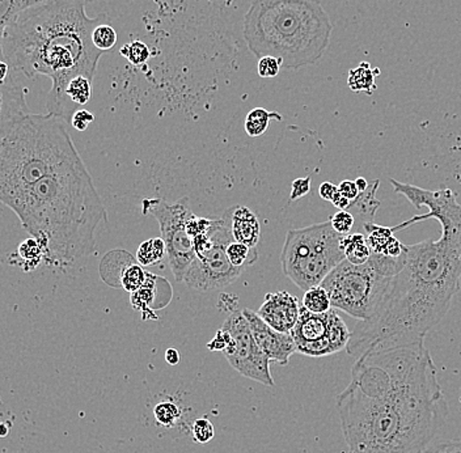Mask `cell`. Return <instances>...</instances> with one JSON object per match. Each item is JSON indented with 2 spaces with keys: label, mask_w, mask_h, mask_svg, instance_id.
Wrapping results in <instances>:
<instances>
[{
  "label": "cell",
  "mask_w": 461,
  "mask_h": 453,
  "mask_svg": "<svg viewBox=\"0 0 461 453\" xmlns=\"http://www.w3.org/2000/svg\"><path fill=\"white\" fill-rule=\"evenodd\" d=\"M159 276L153 274H147V281L141 289L136 290V292L130 293L131 306L138 312H142L144 320H148V312H151V304L155 299V286Z\"/></svg>",
  "instance_id": "obj_22"
},
{
  "label": "cell",
  "mask_w": 461,
  "mask_h": 453,
  "mask_svg": "<svg viewBox=\"0 0 461 453\" xmlns=\"http://www.w3.org/2000/svg\"><path fill=\"white\" fill-rule=\"evenodd\" d=\"M379 184V180L370 184L368 189L365 193H360L357 200H354L350 207H349V211L356 217L357 223H360L362 229L367 223L375 222L376 210L380 206L379 201L376 200Z\"/></svg>",
  "instance_id": "obj_17"
},
{
  "label": "cell",
  "mask_w": 461,
  "mask_h": 453,
  "mask_svg": "<svg viewBox=\"0 0 461 453\" xmlns=\"http://www.w3.org/2000/svg\"><path fill=\"white\" fill-rule=\"evenodd\" d=\"M337 192L338 186L332 183H323L320 185V189H318L320 197L323 198L324 201H329V202L333 200L335 193Z\"/></svg>",
  "instance_id": "obj_41"
},
{
  "label": "cell",
  "mask_w": 461,
  "mask_h": 453,
  "mask_svg": "<svg viewBox=\"0 0 461 453\" xmlns=\"http://www.w3.org/2000/svg\"><path fill=\"white\" fill-rule=\"evenodd\" d=\"M301 306L309 309V312L317 313V315L329 312V310L333 309L328 291L324 289L321 284L320 286L312 287V289L307 290L304 292L303 304Z\"/></svg>",
  "instance_id": "obj_26"
},
{
  "label": "cell",
  "mask_w": 461,
  "mask_h": 453,
  "mask_svg": "<svg viewBox=\"0 0 461 453\" xmlns=\"http://www.w3.org/2000/svg\"><path fill=\"white\" fill-rule=\"evenodd\" d=\"M181 355L180 352L176 350V349H168L166 351V360L168 365L176 366L180 363Z\"/></svg>",
  "instance_id": "obj_43"
},
{
  "label": "cell",
  "mask_w": 461,
  "mask_h": 453,
  "mask_svg": "<svg viewBox=\"0 0 461 453\" xmlns=\"http://www.w3.org/2000/svg\"><path fill=\"white\" fill-rule=\"evenodd\" d=\"M152 416L155 424L161 429H176L184 421L183 407L175 397H161L152 407Z\"/></svg>",
  "instance_id": "obj_16"
},
{
  "label": "cell",
  "mask_w": 461,
  "mask_h": 453,
  "mask_svg": "<svg viewBox=\"0 0 461 453\" xmlns=\"http://www.w3.org/2000/svg\"><path fill=\"white\" fill-rule=\"evenodd\" d=\"M331 202L333 203V206L337 207L340 211H342V210H349V207H350L353 201L349 200V198H346L345 195H342L340 192H337L335 193L333 200H332Z\"/></svg>",
  "instance_id": "obj_42"
},
{
  "label": "cell",
  "mask_w": 461,
  "mask_h": 453,
  "mask_svg": "<svg viewBox=\"0 0 461 453\" xmlns=\"http://www.w3.org/2000/svg\"><path fill=\"white\" fill-rule=\"evenodd\" d=\"M243 27L248 49L259 60L270 55L286 70L320 62L333 32L321 0H253Z\"/></svg>",
  "instance_id": "obj_5"
},
{
  "label": "cell",
  "mask_w": 461,
  "mask_h": 453,
  "mask_svg": "<svg viewBox=\"0 0 461 453\" xmlns=\"http://www.w3.org/2000/svg\"><path fill=\"white\" fill-rule=\"evenodd\" d=\"M404 264L405 253L399 259L373 253L363 265L343 259L321 286L328 291L333 309L358 321L367 320L379 309L391 282Z\"/></svg>",
  "instance_id": "obj_7"
},
{
  "label": "cell",
  "mask_w": 461,
  "mask_h": 453,
  "mask_svg": "<svg viewBox=\"0 0 461 453\" xmlns=\"http://www.w3.org/2000/svg\"><path fill=\"white\" fill-rule=\"evenodd\" d=\"M227 256L234 267L247 270L256 264L257 259H259V251H257L256 247L251 248L243 244V243L232 242L227 248Z\"/></svg>",
  "instance_id": "obj_27"
},
{
  "label": "cell",
  "mask_w": 461,
  "mask_h": 453,
  "mask_svg": "<svg viewBox=\"0 0 461 453\" xmlns=\"http://www.w3.org/2000/svg\"><path fill=\"white\" fill-rule=\"evenodd\" d=\"M117 40H119L117 32L108 22L100 24L99 27L95 28L94 33H92V42H94L95 46L104 53L113 49Z\"/></svg>",
  "instance_id": "obj_31"
},
{
  "label": "cell",
  "mask_w": 461,
  "mask_h": 453,
  "mask_svg": "<svg viewBox=\"0 0 461 453\" xmlns=\"http://www.w3.org/2000/svg\"><path fill=\"white\" fill-rule=\"evenodd\" d=\"M272 119L282 121V116L276 113V111H268L264 108L251 109L250 113H248L247 119H245V131L251 138L261 136L262 134L267 133Z\"/></svg>",
  "instance_id": "obj_20"
},
{
  "label": "cell",
  "mask_w": 461,
  "mask_h": 453,
  "mask_svg": "<svg viewBox=\"0 0 461 453\" xmlns=\"http://www.w3.org/2000/svg\"><path fill=\"white\" fill-rule=\"evenodd\" d=\"M337 410L349 453H422L449 416L424 343L358 358Z\"/></svg>",
  "instance_id": "obj_1"
},
{
  "label": "cell",
  "mask_w": 461,
  "mask_h": 453,
  "mask_svg": "<svg viewBox=\"0 0 461 453\" xmlns=\"http://www.w3.org/2000/svg\"><path fill=\"white\" fill-rule=\"evenodd\" d=\"M190 432L197 443L206 444L214 439V424L208 418H198L190 426Z\"/></svg>",
  "instance_id": "obj_32"
},
{
  "label": "cell",
  "mask_w": 461,
  "mask_h": 453,
  "mask_svg": "<svg viewBox=\"0 0 461 453\" xmlns=\"http://www.w3.org/2000/svg\"><path fill=\"white\" fill-rule=\"evenodd\" d=\"M222 328L228 330L232 335L230 345L223 351L231 367L247 379L267 387H273L274 379L270 371L272 360L267 357L254 340L253 333L243 310L232 312Z\"/></svg>",
  "instance_id": "obj_12"
},
{
  "label": "cell",
  "mask_w": 461,
  "mask_h": 453,
  "mask_svg": "<svg viewBox=\"0 0 461 453\" xmlns=\"http://www.w3.org/2000/svg\"><path fill=\"white\" fill-rule=\"evenodd\" d=\"M91 0H46L2 27V61L13 74L52 80L47 113L70 119L66 88L74 78L94 80L104 52L92 42L95 28L109 21L105 13L89 18Z\"/></svg>",
  "instance_id": "obj_3"
},
{
  "label": "cell",
  "mask_w": 461,
  "mask_h": 453,
  "mask_svg": "<svg viewBox=\"0 0 461 453\" xmlns=\"http://www.w3.org/2000/svg\"><path fill=\"white\" fill-rule=\"evenodd\" d=\"M422 453H461V439L460 441H449L435 444V446L429 447Z\"/></svg>",
  "instance_id": "obj_39"
},
{
  "label": "cell",
  "mask_w": 461,
  "mask_h": 453,
  "mask_svg": "<svg viewBox=\"0 0 461 453\" xmlns=\"http://www.w3.org/2000/svg\"><path fill=\"white\" fill-rule=\"evenodd\" d=\"M122 57H125L133 66H144L150 61V47L144 42L133 41L124 45L119 50Z\"/></svg>",
  "instance_id": "obj_30"
},
{
  "label": "cell",
  "mask_w": 461,
  "mask_h": 453,
  "mask_svg": "<svg viewBox=\"0 0 461 453\" xmlns=\"http://www.w3.org/2000/svg\"><path fill=\"white\" fill-rule=\"evenodd\" d=\"M66 96L74 105H86L92 96V80L86 77L74 78L66 88Z\"/></svg>",
  "instance_id": "obj_28"
},
{
  "label": "cell",
  "mask_w": 461,
  "mask_h": 453,
  "mask_svg": "<svg viewBox=\"0 0 461 453\" xmlns=\"http://www.w3.org/2000/svg\"><path fill=\"white\" fill-rule=\"evenodd\" d=\"M19 259H21V267L24 271H33L38 268V265L44 261L45 251L40 243L35 237L22 242L18 249Z\"/></svg>",
  "instance_id": "obj_24"
},
{
  "label": "cell",
  "mask_w": 461,
  "mask_h": 453,
  "mask_svg": "<svg viewBox=\"0 0 461 453\" xmlns=\"http://www.w3.org/2000/svg\"><path fill=\"white\" fill-rule=\"evenodd\" d=\"M345 235L338 234L331 220L306 228L290 229L282 249V270L303 290L320 286L324 279L346 259L342 249Z\"/></svg>",
  "instance_id": "obj_8"
},
{
  "label": "cell",
  "mask_w": 461,
  "mask_h": 453,
  "mask_svg": "<svg viewBox=\"0 0 461 453\" xmlns=\"http://www.w3.org/2000/svg\"><path fill=\"white\" fill-rule=\"evenodd\" d=\"M44 2L46 0H0V24L3 27L22 11ZM92 2H96V0H91Z\"/></svg>",
  "instance_id": "obj_29"
},
{
  "label": "cell",
  "mask_w": 461,
  "mask_h": 453,
  "mask_svg": "<svg viewBox=\"0 0 461 453\" xmlns=\"http://www.w3.org/2000/svg\"><path fill=\"white\" fill-rule=\"evenodd\" d=\"M292 335L298 352L307 357L321 358L346 350L351 332L335 309L317 315L301 306L300 316Z\"/></svg>",
  "instance_id": "obj_11"
},
{
  "label": "cell",
  "mask_w": 461,
  "mask_h": 453,
  "mask_svg": "<svg viewBox=\"0 0 461 453\" xmlns=\"http://www.w3.org/2000/svg\"><path fill=\"white\" fill-rule=\"evenodd\" d=\"M379 74V69L373 70L370 63L362 62L349 72V88L356 94L373 95L376 89L375 77Z\"/></svg>",
  "instance_id": "obj_19"
},
{
  "label": "cell",
  "mask_w": 461,
  "mask_h": 453,
  "mask_svg": "<svg viewBox=\"0 0 461 453\" xmlns=\"http://www.w3.org/2000/svg\"><path fill=\"white\" fill-rule=\"evenodd\" d=\"M342 249L346 259L354 265L366 264L373 254L367 243V237L362 232L345 235L342 240Z\"/></svg>",
  "instance_id": "obj_18"
},
{
  "label": "cell",
  "mask_w": 461,
  "mask_h": 453,
  "mask_svg": "<svg viewBox=\"0 0 461 453\" xmlns=\"http://www.w3.org/2000/svg\"><path fill=\"white\" fill-rule=\"evenodd\" d=\"M281 61L276 60V58L270 57V55L259 58V64H257L259 77L265 78V79L276 78V75L279 74V71H281Z\"/></svg>",
  "instance_id": "obj_34"
},
{
  "label": "cell",
  "mask_w": 461,
  "mask_h": 453,
  "mask_svg": "<svg viewBox=\"0 0 461 453\" xmlns=\"http://www.w3.org/2000/svg\"><path fill=\"white\" fill-rule=\"evenodd\" d=\"M311 180L312 176H309V177L296 178V180L292 183L290 200H300V198H303L304 195L309 194V190H311Z\"/></svg>",
  "instance_id": "obj_38"
},
{
  "label": "cell",
  "mask_w": 461,
  "mask_h": 453,
  "mask_svg": "<svg viewBox=\"0 0 461 453\" xmlns=\"http://www.w3.org/2000/svg\"><path fill=\"white\" fill-rule=\"evenodd\" d=\"M243 313L250 324L254 340L267 357L279 365H289L290 358L298 352L292 333H282L273 329L254 310L244 309Z\"/></svg>",
  "instance_id": "obj_13"
},
{
  "label": "cell",
  "mask_w": 461,
  "mask_h": 453,
  "mask_svg": "<svg viewBox=\"0 0 461 453\" xmlns=\"http://www.w3.org/2000/svg\"><path fill=\"white\" fill-rule=\"evenodd\" d=\"M232 335L228 330L219 329L215 337L208 343V349L210 351L223 352L230 345Z\"/></svg>",
  "instance_id": "obj_37"
},
{
  "label": "cell",
  "mask_w": 461,
  "mask_h": 453,
  "mask_svg": "<svg viewBox=\"0 0 461 453\" xmlns=\"http://www.w3.org/2000/svg\"><path fill=\"white\" fill-rule=\"evenodd\" d=\"M147 271L136 262L126 265L119 274V286L133 293L141 289L147 281Z\"/></svg>",
  "instance_id": "obj_25"
},
{
  "label": "cell",
  "mask_w": 461,
  "mask_h": 453,
  "mask_svg": "<svg viewBox=\"0 0 461 453\" xmlns=\"http://www.w3.org/2000/svg\"><path fill=\"white\" fill-rule=\"evenodd\" d=\"M212 225H214V218H202L193 214V217L189 219L188 225H186V229H188L190 237L194 239L198 235L206 234V232L211 228Z\"/></svg>",
  "instance_id": "obj_35"
},
{
  "label": "cell",
  "mask_w": 461,
  "mask_h": 453,
  "mask_svg": "<svg viewBox=\"0 0 461 453\" xmlns=\"http://www.w3.org/2000/svg\"><path fill=\"white\" fill-rule=\"evenodd\" d=\"M356 183L360 193H365L366 190L368 189V186H370V184L367 183L365 177L357 178Z\"/></svg>",
  "instance_id": "obj_44"
},
{
  "label": "cell",
  "mask_w": 461,
  "mask_h": 453,
  "mask_svg": "<svg viewBox=\"0 0 461 453\" xmlns=\"http://www.w3.org/2000/svg\"><path fill=\"white\" fill-rule=\"evenodd\" d=\"M332 226L338 234L349 235L353 231L354 226H356V217L351 214L349 210H342L338 211L331 219Z\"/></svg>",
  "instance_id": "obj_33"
},
{
  "label": "cell",
  "mask_w": 461,
  "mask_h": 453,
  "mask_svg": "<svg viewBox=\"0 0 461 453\" xmlns=\"http://www.w3.org/2000/svg\"><path fill=\"white\" fill-rule=\"evenodd\" d=\"M25 231L45 251V264L67 271L96 253V229L108 214L82 158L38 181L12 207Z\"/></svg>",
  "instance_id": "obj_4"
},
{
  "label": "cell",
  "mask_w": 461,
  "mask_h": 453,
  "mask_svg": "<svg viewBox=\"0 0 461 453\" xmlns=\"http://www.w3.org/2000/svg\"><path fill=\"white\" fill-rule=\"evenodd\" d=\"M79 156L57 114H25L0 124V200L12 207L38 181Z\"/></svg>",
  "instance_id": "obj_6"
},
{
  "label": "cell",
  "mask_w": 461,
  "mask_h": 453,
  "mask_svg": "<svg viewBox=\"0 0 461 453\" xmlns=\"http://www.w3.org/2000/svg\"><path fill=\"white\" fill-rule=\"evenodd\" d=\"M338 192L341 194L345 195L350 201L357 200L358 195L360 194L359 189H358L356 181L345 180L338 185Z\"/></svg>",
  "instance_id": "obj_40"
},
{
  "label": "cell",
  "mask_w": 461,
  "mask_h": 453,
  "mask_svg": "<svg viewBox=\"0 0 461 453\" xmlns=\"http://www.w3.org/2000/svg\"><path fill=\"white\" fill-rule=\"evenodd\" d=\"M95 121V116L89 111H86V109H79V111H75L71 116V125L75 130L80 131V133H84V131L88 128V126Z\"/></svg>",
  "instance_id": "obj_36"
},
{
  "label": "cell",
  "mask_w": 461,
  "mask_h": 453,
  "mask_svg": "<svg viewBox=\"0 0 461 453\" xmlns=\"http://www.w3.org/2000/svg\"><path fill=\"white\" fill-rule=\"evenodd\" d=\"M257 313L273 329L282 333H292L298 324L300 306L296 296L286 291H278L265 295L264 303Z\"/></svg>",
  "instance_id": "obj_14"
},
{
  "label": "cell",
  "mask_w": 461,
  "mask_h": 453,
  "mask_svg": "<svg viewBox=\"0 0 461 453\" xmlns=\"http://www.w3.org/2000/svg\"><path fill=\"white\" fill-rule=\"evenodd\" d=\"M230 210L232 236L235 242L243 243L248 247H256L261 237L259 218L247 206H232Z\"/></svg>",
  "instance_id": "obj_15"
},
{
  "label": "cell",
  "mask_w": 461,
  "mask_h": 453,
  "mask_svg": "<svg viewBox=\"0 0 461 453\" xmlns=\"http://www.w3.org/2000/svg\"><path fill=\"white\" fill-rule=\"evenodd\" d=\"M142 212L152 215L161 226V237L167 245L168 262L176 281L184 282L195 256L193 239L186 225L193 217L189 197H183L175 203L161 198H151L142 202Z\"/></svg>",
  "instance_id": "obj_9"
},
{
  "label": "cell",
  "mask_w": 461,
  "mask_h": 453,
  "mask_svg": "<svg viewBox=\"0 0 461 453\" xmlns=\"http://www.w3.org/2000/svg\"><path fill=\"white\" fill-rule=\"evenodd\" d=\"M210 231L214 244L208 251L197 256L184 279L190 289L203 292L225 289L245 271V268L234 267L227 256L228 245L235 242L230 209L222 218H214V225Z\"/></svg>",
  "instance_id": "obj_10"
},
{
  "label": "cell",
  "mask_w": 461,
  "mask_h": 453,
  "mask_svg": "<svg viewBox=\"0 0 461 453\" xmlns=\"http://www.w3.org/2000/svg\"><path fill=\"white\" fill-rule=\"evenodd\" d=\"M166 254L167 245L163 237H152V239L142 243L136 251V259L142 267H152L161 262Z\"/></svg>",
  "instance_id": "obj_23"
},
{
  "label": "cell",
  "mask_w": 461,
  "mask_h": 453,
  "mask_svg": "<svg viewBox=\"0 0 461 453\" xmlns=\"http://www.w3.org/2000/svg\"><path fill=\"white\" fill-rule=\"evenodd\" d=\"M440 240L407 245L404 268L376 312L358 321L346 351L368 352L424 343L443 320L461 287V211L440 218Z\"/></svg>",
  "instance_id": "obj_2"
},
{
  "label": "cell",
  "mask_w": 461,
  "mask_h": 453,
  "mask_svg": "<svg viewBox=\"0 0 461 453\" xmlns=\"http://www.w3.org/2000/svg\"><path fill=\"white\" fill-rule=\"evenodd\" d=\"M363 234L367 237L373 253L383 254L388 245L396 239L395 231L391 226H377L375 222L363 226Z\"/></svg>",
  "instance_id": "obj_21"
}]
</instances>
